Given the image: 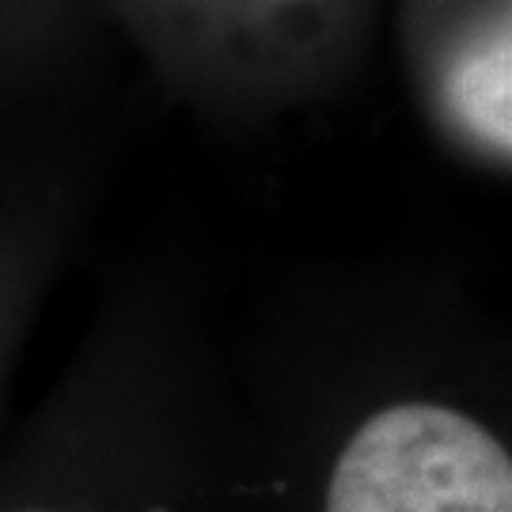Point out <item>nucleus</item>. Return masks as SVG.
I'll list each match as a JSON object with an SVG mask.
<instances>
[{
  "instance_id": "1",
  "label": "nucleus",
  "mask_w": 512,
  "mask_h": 512,
  "mask_svg": "<svg viewBox=\"0 0 512 512\" xmlns=\"http://www.w3.org/2000/svg\"><path fill=\"white\" fill-rule=\"evenodd\" d=\"M0 512H190L171 414L95 349L0 444Z\"/></svg>"
},
{
  "instance_id": "2",
  "label": "nucleus",
  "mask_w": 512,
  "mask_h": 512,
  "mask_svg": "<svg viewBox=\"0 0 512 512\" xmlns=\"http://www.w3.org/2000/svg\"><path fill=\"white\" fill-rule=\"evenodd\" d=\"M319 512H512V456L448 406H384L338 444Z\"/></svg>"
},
{
  "instance_id": "3",
  "label": "nucleus",
  "mask_w": 512,
  "mask_h": 512,
  "mask_svg": "<svg viewBox=\"0 0 512 512\" xmlns=\"http://www.w3.org/2000/svg\"><path fill=\"white\" fill-rule=\"evenodd\" d=\"M444 95L475 141L512 156V0L456 54Z\"/></svg>"
},
{
  "instance_id": "4",
  "label": "nucleus",
  "mask_w": 512,
  "mask_h": 512,
  "mask_svg": "<svg viewBox=\"0 0 512 512\" xmlns=\"http://www.w3.org/2000/svg\"><path fill=\"white\" fill-rule=\"evenodd\" d=\"M4 391V387H0ZM4 437H8V414H0V444H4Z\"/></svg>"
}]
</instances>
